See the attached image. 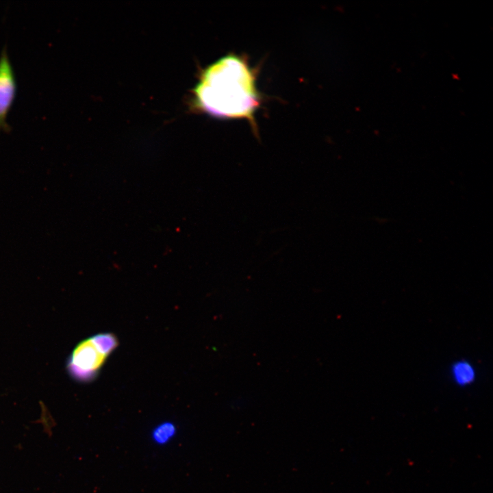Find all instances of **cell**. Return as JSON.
I'll return each mask as SVG.
<instances>
[{
  "label": "cell",
  "mask_w": 493,
  "mask_h": 493,
  "mask_svg": "<svg viewBox=\"0 0 493 493\" xmlns=\"http://www.w3.org/2000/svg\"><path fill=\"white\" fill-rule=\"evenodd\" d=\"M257 73L245 56L220 58L201 72L192 90L194 108L217 118L246 120L257 132L255 116L263 100Z\"/></svg>",
  "instance_id": "6da1fadb"
},
{
  "label": "cell",
  "mask_w": 493,
  "mask_h": 493,
  "mask_svg": "<svg viewBox=\"0 0 493 493\" xmlns=\"http://www.w3.org/2000/svg\"><path fill=\"white\" fill-rule=\"evenodd\" d=\"M105 358L90 338L75 347L68 359L66 369L75 380L88 381L95 377Z\"/></svg>",
  "instance_id": "7a4b0ae2"
},
{
  "label": "cell",
  "mask_w": 493,
  "mask_h": 493,
  "mask_svg": "<svg viewBox=\"0 0 493 493\" xmlns=\"http://www.w3.org/2000/svg\"><path fill=\"white\" fill-rule=\"evenodd\" d=\"M16 89L14 71L4 47L0 55V131L9 128L6 117L14 99Z\"/></svg>",
  "instance_id": "3957f363"
},
{
  "label": "cell",
  "mask_w": 493,
  "mask_h": 493,
  "mask_svg": "<svg viewBox=\"0 0 493 493\" xmlns=\"http://www.w3.org/2000/svg\"><path fill=\"white\" fill-rule=\"evenodd\" d=\"M177 433V427L170 421L162 422L152 429L151 438L157 445H165L170 442Z\"/></svg>",
  "instance_id": "277c9868"
},
{
  "label": "cell",
  "mask_w": 493,
  "mask_h": 493,
  "mask_svg": "<svg viewBox=\"0 0 493 493\" xmlns=\"http://www.w3.org/2000/svg\"><path fill=\"white\" fill-rule=\"evenodd\" d=\"M453 377L456 383L466 385L471 383L475 378V371L472 365L466 361H459L452 368Z\"/></svg>",
  "instance_id": "5b68a950"
},
{
  "label": "cell",
  "mask_w": 493,
  "mask_h": 493,
  "mask_svg": "<svg viewBox=\"0 0 493 493\" xmlns=\"http://www.w3.org/2000/svg\"><path fill=\"white\" fill-rule=\"evenodd\" d=\"M99 351L106 357L118 345L116 336L112 333H99L91 337Z\"/></svg>",
  "instance_id": "8992f818"
}]
</instances>
